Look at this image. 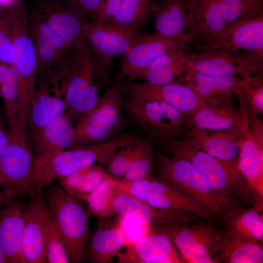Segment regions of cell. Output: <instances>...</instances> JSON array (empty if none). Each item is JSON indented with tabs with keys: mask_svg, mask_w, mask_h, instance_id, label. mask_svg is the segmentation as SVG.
<instances>
[{
	"mask_svg": "<svg viewBox=\"0 0 263 263\" xmlns=\"http://www.w3.org/2000/svg\"><path fill=\"white\" fill-rule=\"evenodd\" d=\"M239 99L240 108L236 111L228 104L204 103L190 117L192 127L211 131H238L248 117L244 98Z\"/></svg>",
	"mask_w": 263,
	"mask_h": 263,
	"instance_id": "cb8c5ba5",
	"label": "cell"
},
{
	"mask_svg": "<svg viewBox=\"0 0 263 263\" xmlns=\"http://www.w3.org/2000/svg\"><path fill=\"white\" fill-rule=\"evenodd\" d=\"M123 147L114 152L109 158L107 164L109 175L115 179L123 178L134 156L137 144L141 140Z\"/></svg>",
	"mask_w": 263,
	"mask_h": 263,
	"instance_id": "b9f144b4",
	"label": "cell"
},
{
	"mask_svg": "<svg viewBox=\"0 0 263 263\" xmlns=\"http://www.w3.org/2000/svg\"><path fill=\"white\" fill-rule=\"evenodd\" d=\"M73 123L65 112L40 129L32 137L36 157L71 148L75 135Z\"/></svg>",
	"mask_w": 263,
	"mask_h": 263,
	"instance_id": "f546056e",
	"label": "cell"
},
{
	"mask_svg": "<svg viewBox=\"0 0 263 263\" xmlns=\"http://www.w3.org/2000/svg\"><path fill=\"white\" fill-rule=\"evenodd\" d=\"M241 236L256 241H263V215L256 210H249L239 216L233 229Z\"/></svg>",
	"mask_w": 263,
	"mask_h": 263,
	"instance_id": "ab89813d",
	"label": "cell"
},
{
	"mask_svg": "<svg viewBox=\"0 0 263 263\" xmlns=\"http://www.w3.org/2000/svg\"><path fill=\"white\" fill-rule=\"evenodd\" d=\"M116 190L114 179L109 175L86 200L90 213L100 218L115 213L113 201Z\"/></svg>",
	"mask_w": 263,
	"mask_h": 263,
	"instance_id": "74e56055",
	"label": "cell"
},
{
	"mask_svg": "<svg viewBox=\"0 0 263 263\" xmlns=\"http://www.w3.org/2000/svg\"><path fill=\"white\" fill-rule=\"evenodd\" d=\"M31 197L27 204L19 263H46V232L50 213L41 193Z\"/></svg>",
	"mask_w": 263,
	"mask_h": 263,
	"instance_id": "e0dca14e",
	"label": "cell"
},
{
	"mask_svg": "<svg viewBox=\"0 0 263 263\" xmlns=\"http://www.w3.org/2000/svg\"><path fill=\"white\" fill-rule=\"evenodd\" d=\"M15 59L10 9L4 5L0 14V62L13 65Z\"/></svg>",
	"mask_w": 263,
	"mask_h": 263,
	"instance_id": "60d3db41",
	"label": "cell"
},
{
	"mask_svg": "<svg viewBox=\"0 0 263 263\" xmlns=\"http://www.w3.org/2000/svg\"><path fill=\"white\" fill-rule=\"evenodd\" d=\"M186 48L172 50L156 60L138 79L151 84L180 81L188 71Z\"/></svg>",
	"mask_w": 263,
	"mask_h": 263,
	"instance_id": "d6a6232c",
	"label": "cell"
},
{
	"mask_svg": "<svg viewBox=\"0 0 263 263\" xmlns=\"http://www.w3.org/2000/svg\"><path fill=\"white\" fill-rule=\"evenodd\" d=\"M242 80V96L245 102L248 114L256 116L263 115V75H250Z\"/></svg>",
	"mask_w": 263,
	"mask_h": 263,
	"instance_id": "f35d334b",
	"label": "cell"
},
{
	"mask_svg": "<svg viewBox=\"0 0 263 263\" xmlns=\"http://www.w3.org/2000/svg\"><path fill=\"white\" fill-rule=\"evenodd\" d=\"M123 0H102L94 20L113 23Z\"/></svg>",
	"mask_w": 263,
	"mask_h": 263,
	"instance_id": "f6af8a7d",
	"label": "cell"
},
{
	"mask_svg": "<svg viewBox=\"0 0 263 263\" xmlns=\"http://www.w3.org/2000/svg\"><path fill=\"white\" fill-rule=\"evenodd\" d=\"M139 29L96 20L85 21L82 32L99 71L109 79L114 59L125 54L141 34Z\"/></svg>",
	"mask_w": 263,
	"mask_h": 263,
	"instance_id": "30bf717a",
	"label": "cell"
},
{
	"mask_svg": "<svg viewBox=\"0 0 263 263\" xmlns=\"http://www.w3.org/2000/svg\"><path fill=\"white\" fill-rule=\"evenodd\" d=\"M153 168L156 180L195 200L214 213L232 207L229 198L213 188L188 161L159 153L153 157Z\"/></svg>",
	"mask_w": 263,
	"mask_h": 263,
	"instance_id": "5b68a950",
	"label": "cell"
},
{
	"mask_svg": "<svg viewBox=\"0 0 263 263\" xmlns=\"http://www.w3.org/2000/svg\"><path fill=\"white\" fill-rule=\"evenodd\" d=\"M154 2V0H123L113 23L139 29L152 18Z\"/></svg>",
	"mask_w": 263,
	"mask_h": 263,
	"instance_id": "d590c367",
	"label": "cell"
},
{
	"mask_svg": "<svg viewBox=\"0 0 263 263\" xmlns=\"http://www.w3.org/2000/svg\"><path fill=\"white\" fill-rule=\"evenodd\" d=\"M187 44L213 36L241 19L263 12V0H188Z\"/></svg>",
	"mask_w": 263,
	"mask_h": 263,
	"instance_id": "8992f818",
	"label": "cell"
},
{
	"mask_svg": "<svg viewBox=\"0 0 263 263\" xmlns=\"http://www.w3.org/2000/svg\"><path fill=\"white\" fill-rule=\"evenodd\" d=\"M46 253V263H70L64 244L53 223L50 214L47 227Z\"/></svg>",
	"mask_w": 263,
	"mask_h": 263,
	"instance_id": "7bdbcfd3",
	"label": "cell"
},
{
	"mask_svg": "<svg viewBox=\"0 0 263 263\" xmlns=\"http://www.w3.org/2000/svg\"><path fill=\"white\" fill-rule=\"evenodd\" d=\"M0 246L9 263H19L22 231L27 214V204L18 197L1 192Z\"/></svg>",
	"mask_w": 263,
	"mask_h": 263,
	"instance_id": "44dd1931",
	"label": "cell"
},
{
	"mask_svg": "<svg viewBox=\"0 0 263 263\" xmlns=\"http://www.w3.org/2000/svg\"><path fill=\"white\" fill-rule=\"evenodd\" d=\"M113 207L115 213L134 218L147 226L186 225L194 220L195 216L184 211L155 207L117 187Z\"/></svg>",
	"mask_w": 263,
	"mask_h": 263,
	"instance_id": "ac0fdd59",
	"label": "cell"
},
{
	"mask_svg": "<svg viewBox=\"0 0 263 263\" xmlns=\"http://www.w3.org/2000/svg\"><path fill=\"white\" fill-rule=\"evenodd\" d=\"M172 243L166 235L152 231L139 240L129 243L121 263H181Z\"/></svg>",
	"mask_w": 263,
	"mask_h": 263,
	"instance_id": "484cf974",
	"label": "cell"
},
{
	"mask_svg": "<svg viewBox=\"0 0 263 263\" xmlns=\"http://www.w3.org/2000/svg\"><path fill=\"white\" fill-rule=\"evenodd\" d=\"M138 136L127 133L89 146L71 148L36 157L34 178L29 194L40 193L42 188L60 179L93 165L103 167L119 149L135 142Z\"/></svg>",
	"mask_w": 263,
	"mask_h": 263,
	"instance_id": "7a4b0ae2",
	"label": "cell"
},
{
	"mask_svg": "<svg viewBox=\"0 0 263 263\" xmlns=\"http://www.w3.org/2000/svg\"><path fill=\"white\" fill-rule=\"evenodd\" d=\"M28 22L37 57L38 74L50 72L65 60L72 47L33 10L28 16Z\"/></svg>",
	"mask_w": 263,
	"mask_h": 263,
	"instance_id": "d6986e66",
	"label": "cell"
},
{
	"mask_svg": "<svg viewBox=\"0 0 263 263\" xmlns=\"http://www.w3.org/2000/svg\"><path fill=\"white\" fill-rule=\"evenodd\" d=\"M248 115L251 134L258 144L263 147V123L257 116Z\"/></svg>",
	"mask_w": 263,
	"mask_h": 263,
	"instance_id": "bcb514c9",
	"label": "cell"
},
{
	"mask_svg": "<svg viewBox=\"0 0 263 263\" xmlns=\"http://www.w3.org/2000/svg\"><path fill=\"white\" fill-rule=\"evenodd\" d=\"M9 263L8 259L0 246V263Z\"/></svg>",
	"mask_w": 263,
	"mask_h": 263,
	"instance_id": "c3c4849f",
	"label": "cell"
},
{
	"mask_svg": "<svg viewBox=\"0 0 263 263\" xmlns=\"http://www.w3.org/2000/svg\"><path fill=\"white\" fill-rule=\"evenodd\" d=\"M54 71V76L61 80L59 90L67 103V112L76 124L95 104L99 89L109 78L99 71L84 38L72 47Z\"/></svg>",
	"mask_w": 263,
	"mask_h": 263,
	"instance_id": "6da1fadb",
	"label": "cell"
},
{
	"mask_svg": "<svg viewBox=\"0 0 263 263\" xmlns=\"http://www.w3.org/2000/svg\"><path fill=\"white\" fill-rule=\"evenodd\" d=\"M42 18L71 47L84 38L83 15L61 0H45L33 10Z\"/></svg>",
	"mask_w": 263,
	"mask_h": 263,
	"instance_id": "7402d4cb",
	"label": "cell"
},
{
	"mask_svg": "<svg viewBox=\"0 0 263 263\" xmlns=\"http://www.w3.org/2000/svg\"><path fill=\"white\" fill-rule=\"evenodd\" d=\"M123 82L120 79L99 96L94 106L76 124L71 148L100 144L117 136L123 122Z\"/></svg>",
	"mask_w": 263,
	"mask_h": 263,
	"instance_id": "52a82bcc",
	"label": "cell"
},
{
	"mask_svg": "<svg viewBox=\"0 0 263 263\" xmlns=\"http://www.w3.org/2000/svg\"><path fill=\"white\" fill-rule=\"evenodd\" d=\"M3 6H4V5L3 4V3L0 0V14L2 11Z\"/></svg>",
	"mask_w": 263,
	"mask_h": 263,
	"instance_id": "f907efd6",
	"label": "cell"
},
{
	"mask_svg": "<svg viewBox=\"0 0 263 263\" xmlns=\"http://www.w3.org/2000/svg\"><path fill=\"white\" fill-rule=\"evenodd\" d=\"M168 155L188 161L206 178L210 185L225 196L242 192L245 178L238 164L215 158L193 146L188 137L173 139L164 145Z\"/></svg>",
	"mask_w": 263,
	"mask_h": 263,
	"instance_id": "ba28073f",
	"label": "cell"
},
{
	"mask_svg": "<svg viewBox=\"0 0 263 263\" xmlns=\"http://www.w3.org/2000/svg\"><path fill=\"white\" fill-rule=\"evenodd\" d=\"M114 179L116 187L155 207L184 211L206 219L214 213L198 201L156 179Z\"/></svg>",
	"mask_w": 263,
	"mask_h": 263,
	"instance_id": "7c38bea8",
	"label": "cell"
},
{
	"mask_svg": "<svg viewBox=\"0 0 263 263\" xmlns=\"http://www.w3.org/2000/svg\"><path fill=\"white\" fill-rule=\"evenodd\" d=\"M46 196L53 223L62 240L70 263L85 262L87 256L85 245L90 231L89 209L58 184L52 186Z\"/></svg>",
	"mask_w": 263,
	"mask_h": 263,
	"instance_id": "3957f363",
	"label": "cell"
},
{
	"mask_svg": "<svg viewBox=\"0 0 263 263\" xmlns=\"http://www.w3.org/2000/svg\"><path fill=\"white\" fill-rule=\"evenodd\" d=\"M0 81V95L4 101L7 125L27 130L29 97L23 90L18 72L13 65Z\"/></svg>",
	"mask_w": 263,
	"mask_h": 263,
	"instance_id": "4dcf8cb0",
	"label": "cell"
},
{
	"mask_svg": "<svg viewBox=\"0 0 263 263\" xmlns=\"http://www.w3.org/2000/svg\"><path fill=\"white\" fill-rule=\"evenodd\" d=\"M152 17L155 32L187 43L190 26L188 0H154Z\"/></svg>",
	"mask_w": 263,
	"mask_h": 263,
	"instance_id": "d4e9b609",
	"label": "cell"
},
{
	"mask_svg": "<svg viewBox=\"0 0 263 263\" xmlns=\"http://www.w3.org/2000/svg\"><path fill=\"white\" fill-rule=\"evenodd\" d=\"M109 174L102 167L93 165L58 179V185L75 198L86 201Z\"/></svg>",
	"mask_w": 263,
	"mask_h": 263,
	"instance_id": "836d02e7",
	"label": "cell"
},
{
	"mask_svg": "<svg viewBox=\"0 0 263 263\" xmlns=\"http://www.w3.org/2000/svg\"><path fill=\"white\" fill-rule=\"evenodd\" d=\"M0 87H1V83H0Z\"/></svg>",
	"mask_w": 263,
	"mask_h": 263,
	"instance_id": "816d5d0a",
	"label": "cell"
},
{
	"mask_svg": "<svg viewBox=\"0 0 263 263\" xmlns=\"http://www.w3.org/2000/svg\"><path fill=\"white\" fill-rule=\"evenodd\" d=\"M5 118L0 113V154L6 147L8 142L7 127L6 128Z\"/></svg>",
	"mask_w": 263,
	"mask_h": 263,
	"instance_id": "7dc6e473",
	"label": "cell"
},
{
	"mask_svg": "<svg viewBox=\"0 0 263 263\" xmlns=\"http://www.w3.org/2000/svg\"><path fill=\"white\" fill-rule=\"evenodd\" d=\"M12 37L15 49L13 66L17 70L21 86L29 97L35 90L38 74V61L31 38L26 6L23 0L9 4Z\"/></svg>",
	"mask_w": 263,
	"mask_h": 263,
	"instance_id": "4fadbf2b",
	"label": "cell"
},
{
	"mask_svg": "<svg viewBox=\"0 0 263 263\" xmlns=\"http://www.w3.org/2000/svg\"><path fill=\"white\" fill-rule=\"evenodd\" d=\"M2 195L1 192H0V208L2 206Z\"/></svg>",
	"mask_w": 263,
	"mask_h": 263,
	"instance_id": "681fc988",
	"label": "cell"
},
{
	"mask_svg": "<svg viewBox=\"0 0 263 263\" xmlns=\"http://www.w3.org/2000/svg\"><path fill=\"white\" fill-rule=\"evenodd\" d=\"M177 225H163L154 230L169 237L184 261L190 263L216 262L211 256L221 249L222 241L214 229L205 225L178 227Z\"/></svg>",
	"mask_w": 263,
	"mask_h": 263,
	"instance_id": "9a60e30c",
	"label": "cell"
},
{
	"mask_svg": "<svg viewBox=\"0 0 263 263\" xmlns=\"http://www.w3.org/2000/svg\"><path fill=\"white\" fill-rule=\"evenodd\" d=\"M221 249L227 263H262L263 250L253 239L244 237L232 229L228 237L222 242Z\"/></svg>",
	"mask_w": 263,
	"mask_h": 263,
	"instance_id": "e575fe53",
	"label": "cell"
},
{
	"mask_svg": "<svg viewBox=\"0 0 263 263\" xmlns=\"http://www.w3.org/2000/svg\"><path fill=\"white\" fill-rule=\"evenodd\" d=\"M181 39L164 36L156 32L141 34L120 62L121 73L132 80L138 79L156 60L174 49L186 48Z\"/></svg>",
	"mask_w": 263,
	"mask_h": 263,
	"instance_id": "2e32d148",
	"label": "cell"
},
{
	"mask_svg": "<svg viewBox=\"0 0 263 263\" xmlns=\"http://www.w3.org/2000/svg\"><path fill=\"white\" fill-rule=\"evenodd\" d=\"M61 96L56 92L51 94L49 88L45 84H40L31 94L27 129L32 138L43 127L66 112L67 103Z\"/></svg>",
	"mask_w": 263,
	"mask_h": 263,
	"instance_id": "83f0119b",
	"label": "cell"
},
{
	"mask_svg": "<svg viewBox=\"0 0 263 263\" xmlns=\"http://www.w3.org/2000/svg\"><path fill=\"white\" fill-rule=\"evenodd\" d=\"M152 142L150 138L147 139H141L138 142L132 162L122 179L135 181L154 179L152 175Z\"/></svg>",
	"mask_w": 263,
	"mask_h": 263,
	"instance_id": "8d00e7d4",
	"label": "cell"
},
{
	"mask_svg": "<svg viewBox=\"0 0 263 263\" xmlns=\"http://www.w3.org/2000/svg\"><path fill=\"white\" fill-rule=\"evenodd\" d=\"M188 70L219 76H238L243 79L263 75V56L225 49L198 50L188 53Z\"/></svg>",
	"mask_w": 263,
	"mask_h": 263,
	"instance_id": "8fae6325",
	"label": "cell"
},
{
	"mask_svg": "<svg viewBox=\"0 0 263 263\" xmlns=\"http://www.w3.org/2000/svg\"><path fill=\"white\" fill-rule=\"evenodd\" d=\"M124 111L150 139L165 145L187 134L192 127L190 116L161 100L128 93Z\"/></svg>",
	"mask_w": 263,
	"mask_h": 263,
	"instance_id": "277c9868",
	"label": "cell"
},
{
	"mask_svg": "<svg viewBox=\"0 0 263 263\" xmlns=\"http://www.w3.org/2000/svg\"><path fill=\"white\" fill-rule=\"evenodd\" d=\"M83 15L86 18L93 17L94 19L102 0H61Z\"/></svg>",
	"mask_w": 263,
	"mask_h": 263,
	"instance_id": "ee69618b",
	"label": "cell"
},
{
	"mask_svg": "<svg viewBox=\"0 0 263 263\" xmlns=\"http://www.w3.org/2000/svg\"><path fill=\"white\" fill-rule=\"evenodd\" d=\"M128 242L121 226L101 220L90 239L87 256L98 263H112V258L117 256L121 263L123 254L120 251L128 245Z\"/></svg>",
	"mask_w": 263,
	"mask_h": 263,
	"instance_id": "f1b7e54d",
	"label": "cell"
},
{
	"mask_svg": "<svg viewBox=\"0 0 263 263\" xmlns=\"http://www.w3.org/2000/svg\"><path fill=\"white\" fill-rule=\"evenodd\" d=\"M7 126L8 142L0 154V186L4 193L22 197L29 194L36 157L29 146L26 130Z\"/></svg>",
	"mask_w": 263,
	"mask_h": 263,
	"instance_id": "9c48e42d",
	"label": "cell"
},
{
	"mask_svg": "<svg viewBox=\"0 0 263 263\" xmlns=\"http://www.w3.org/2000/svg\"><path fill=\"white\" fill-rule=\"evenodd\" d=\"M240 149L238 168L249 185L262 197L263 195V147L252 136L248 117L239 130Z\"/></svg>",
	"mask_w": 263,
	"mask_h": 263,
	"instance_id": "1f68e13d",
	"label": "cell"
},
{
	"mask_svg": "<svg viewBox=\"0 0 263 263\" xmlns=\"http://www.w3.org/2000/svg\"><path fill=\"white\" fill-rule=\"evenodd\" d=\"M179 82L190 87L204 103L228 104L232 95L242 96L243 81L238 76H219L188 70Z\"/></svg>",
	"mask_w": 263,
	"mask_h": 263,
	"instance_id": "603a6c76",
	"label": "cell"
},
{
	"mask_svg": "<svg viewBox=\"0 0 263 263\" xmlns=\"http://www.w3.org/2000/svg\"><path fill=\"white\" fill-rule=\"evenodd\" d=\"M129 80L123 83L124 92L163 101L190 117L204 103L190 87L183 83L151 84Z\"/></svg>",
	"mask_w": 263,
	"mask_h": 263,
	"instance_id": "ffe728a7",
	"label": "cell"
},
{
	"mask_svg": "<svg viewBox=\"0 0 263 263\" xmlns=\"http://www.w3.org/2000/svg\"><path fill=\"white\" fill-rule=\"evenodd\" d=\"M186 135L196 148L220 160L238 164L241 140L239 132L209 133L192 127Z\"/></svg>",
	"mask_w": 263,
	"mask_h": 263,
	"instance_id": "4316f807",
	"label": "cell"
},
{
	"mask_svg": "<svg viewBox=\"0 0 263 263\" xmlns=\"http://www.w3.org/2000/svg\"><path fill=\"white\" fill-rule=\"evenodd\" d=\"M194 45L196 51L225 49L249 52L263 56V13L241 19Z\"/></svg>",
	"mask_w": 263,
	"mask_h": 263,
	"instance_id": "5bb4252c",
	"label": "cell"
}]
</instances>
